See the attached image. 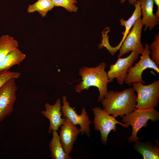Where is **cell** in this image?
<instances>
[{
    "mask_svg": "<svg viewBox=\"0 0 159 159\" xmlns=\"http://www.w3.org/2000/svg\"><path fill=\"white\" fill-rule=\"evenodd\" d=\"M137 97L132 87L121 91L110 90L101 103L103 109L109 114L122 118L136 109Z\"/></svg>",
    "mask_w": 159,
    "mask_h": 159,
    "instance_id": "6da1fadb",
    "label": "cell"
},
{
    "mask_svg": "<svg viewBox=\"0 0 159 159\" xmlns=\"http://www.w3.org/2000/svg\"><path fill=\"white\" fill-rule=\"evenodd\" d=\"M106 66V63L103 62L95 67L85 66L80 68L79 74L82 77V81L75 86V92L80 93L84 90H88L91 87H96L100 93L97 101L101 102L108 92L107 85L109 81L105 71Z\"/></svg>",
    "mask_w": 159,
    "mask_h": 159,
    "instance_id": "7a4b0ae2",
    "label": "cell"
},
{
    "mask_svg": "<svg viewBox=\"0 0 159 159\" xmlns=\"http://www.w3.org/2000/svg\"><path fill=\"white\" fill-rule=\"evenodd\" d=\"M122 122L127 126L132 127L131 136L127 139L128 141L132 143L139 140L137 133L142 127H146L148 121L150 120L153 122L159 119V112L155 109H136L131 113L122 117Z\"/></svg>",
    "mask_w": 159,
    "mask_h": 159,
    "instance_id": "3957f363",
    "label": "cell"
},
{
    "mask_svg": "<svg viewBox=\"0 0 159 159\" xmlns=\"http://www.w3.org/2000/svg\"><path fill=\"white\" fill-rule=\"evenodd\" d=\"M132 88L137 93L136 109H154L159 101V80L152 83L144 85L141 82L132 83Z\"/></svg>",
    "mask_w": 159,
    "mask_h": 159,
    "instance_id": "277c9868",
    "label": "cell"
},
{
    "mask_svg": "<svg viewBox=\"0 0 159 159\" xmlns=\"http://www.w3.org/2000/svg\"><path fill=\"white\" fill-rule=\"evenodd\" d=\"M92 110L94 115L93 123L95 130L100 131L101 141L104 145L107 144L109 133L112 130L114 132L116 131L117 124H120L124 127H129V126L117 121L116 117L99 107H94Z\"/></svg>",
    "mask_w": 159,
    "mask_h": 159,
    "instance_id": "5b68a950",
    "label": "cell"
},
{
    "mask_svg": "<svg viewBox=\"0 0 159 159\" xmlns=\"http://www.w3.org/2000/svg\"><path fill=\"white\" fill-rule=\"evenodd\" d=\"M150 52L149 45L145 44L139 61L127 70L124 81L127 84L130 85L133 83L138 82L145 83V82L142 79V75L143 72L147 68L152 69L159 73V67L150 57Z\"/></svg>",
    "mask_w": 159,
    "mask_h": 159,
    "instance_id": "8992f818",
    "label": "cell"
},
{
    "mask_svg": "<svg viewBox=\"0 0 159 159\" xmlns=\"http://www.w3.org/2000/svg\"><path fill=\"white\" fill-rule=\"evenodd\" d=\"M143 25L140 16L135 21L120 47L118 58L131 51L137 52L140 54L142 53L144 48L141 43V38Z\"/></svg>",
    "mask_w": 159,
    "mask_h": 159,
    "instance_id": "52a82bcc",
    "label": "cell"
},
{
    "mask_svg": "<svg viewBox=\"0 0 159 159\" xmlns=\"http://www.w3.org/2000/svg\"><path fill=\"white\" fill-rule=\"evenodd\" d=\"M16 80H10L0 88V122L13 111L17 90Z\"/></svg>",
    "mask_w": 159,
    "mask_h": 159,
    "instance_id": "ba28073f",
    "label": "cell"
},
{
    "mask_svg": "<svg viewBox=\"0 0 159 159\" xmlns=\"http://www.w3.org/2000/svg\"><path fill=\"white\" fill-rule=\"evenodd\" d=\"M62 102L63 105L62 106L61 111L63 118L68 119L74 125H80L81 134L83 135L85 133L89 137L90 132V125L92 122L90 120L85 107L82 109L81 115H78L74 110L75 107H72L70 106L66 96L62 97Z\"/></svg>",
    "mask_w": 159,
    "mask_h": 159,
    "instance_id": "9c48e42d",
    "label": "cell"
},
{
    "mask_svg": "<svg viewBox=\"0 0 159 159\" xmlns=\"http://www.w3.org/2000/svg\"><path fill=\"white\" fill-rule=\"evenodd\" d=\"M139 54L137 52L132 51L127 57L122 58H118L115 64L110 65V70L107 72L109 83L112 82L113 79L116 78L119 85H123L128 70L132 66L138 58Z\"/></svg>",
    "mask_w": 159,
    "mask_h": 159,
    "instance_id": "30bf717a",
    "label": "cell"
},
{
    "mask_svg": "<svg viewBox=\"0 0 159 159\" xmlns=\"http://www.w3.org/2000/svg\"><path fill=\"white\" fill-rule=\"evenodd\" d=\"M65 118L64 122L60 126L59 136L64 151L69 154L81 130L76 125H73L68 119Z\"/></svg>",
    "mask_w": 159,
    "mask_h": 159,
    "instance_id": "8fae6325",
    "label": "cell"
},
{
    "mask_svg": "<svg viewBox=\"0 0 159 159\" xmlns=\"http://www.w3.org/2000/svg\"><path fill=\"white\" fill-rule=\"evenodd\" d=\"M61 99H58L53 105L48 103L45 105V110L41 111L42 114L48 118L50 122L48 132L51 133L52 131H57L58 128L64 122L66 118H62V112Z\"/></svg>",
    "mask_w": 159,
    "mask_h": 159,
    "instance_id": "7c38bea8",
    "label": "cell"
},
{
    "mask_svg": "<svg viewBox=\"0 0 159 159\" xmlns=\"http://www.w3.org/2000/svg\"><path fill=\"white\" fill-rule=\"evenodd\" d=\"M141 14L143 18L142 22L145 25L144 31L148 28L151 30L156 25L159 24V18L154 14L153 11V0H139Z\"/></svg>",
    "mask_w": 159,
    "mask_h": 159,
    "instance_id": "4fadbf2b",
    "label": "cell"
},
{
    "mask_svg": "<svg viewBox=\"0 0 159 159\" xmlns=\"http://www.w3.org/2000/svg\"><path fill=\"white\" fill-rule=\"evenodd\" d=\"M26 57L25 54L19 48L9 53L0 61V74L9 71L14 65H19Z\"/></svg>",
    "mask_w": 159,
    "mask_h": 159,
    "instance_id": "5bb4252c",
    "label": "cell"
},
{
    "mask_svg": "<svg viewBox=\"0 0 159 159\" xmlns=\"http://www.w3.org/2000/svg\"><path fill=\"white\" fill-rule=\"evenodd\" d=\"M133 147L142 155L144 159H159V148L156 145L148 142H142L139 140L135 142Z\"/></svg>",
    "mask_w": 159,
    "mask_h": 159,
    "instance_id": "9a60e30c",
    "label": "cell"
},
{
    "mask_svg": "<svg viewBox=\"0 0 159 159\" xmlns=\"http://www.w3.org/2000/svg\"><path fill=\"white\" fill-rule=\"evenodd\" d=\"M53 138L49 144L51 157L53 159H71L69 154L64 151L57 131H53Z\"/></svg>",
    "mask_w": 159,
    "mask_h": 159,
    "instance_id": "2e32d148",
    "label": "cell"
},
{
    "mask_svg": "<svg viewBox=\"0 0 159 159\" xmlns=\"http://www.w3.org/2000/svg\"><path fill=\"white\" fill-rule=\"evenodd\" d=\"M135 9L132 15L129 19L127 20H125L122 18L120 20V23L121 25L124 26L125 27V30L122 34L123 35L122 38L119 44L117 46L114 47L116 51L119 49L121 45L129 33L131 28L138 19L141 16V13L140 6V3L139 0H138L136 3L134 4Z\"/></svg>",
    "mask_w": 159,
    "mask_h": 159,
    "instance_id": "e0dca14e",
    "label": "cell"
},
{
    "mask_svg": "<svg viewBox=\"0 0 159 159\" xmlns=\"http://www.w3.org/2000/svg\"><path fill=\"white\" fill-rule=\"evenodd\" d=\"M19 43L14 38L8 34L0 37V61L9 53L18 48Z\"/></svg>",
    "mask_w": 159,
    "mask_h": 159,
    "instance_id": "ac0fdd59",
    "label": "cell"
},
{
    "mask_svg": "<svg viewBox=\"0 0 159 159\" xmlns=\"http://www.w3.org/2000/svg\"><path fill=\"white\" fill-rule=\"evenodd\" d=\"M54 7L52 0H38L29 5L27 11L29 13L37 11L42 17H44L47 12L52 10Z\"/></svg>",
    "mask_w": 159,
    "mask_h": 159,
    "instance_id": "d6986e66",
    "label": "cell"
},
{
    "mask_svg": "<svg viewBox=\"0 0 159 159\" xmlns=\"http://www.w3.org/2000/svg\"><path fill=\"white\" fill-rule=\"evenodd\" d=\"M54 6L62 7L67 11L76 12L78 7L75 4L77 2V0H52Z\"/></svg>",
    "mask_w": 159,
    "mask_h": 159,
    "instance_id": "ffe728a7",
    "label": "cell"
},
{
    "mask_svg": "<svg viewBox=\"0 0 159 159\" xmlns=\"http://www.w3.org/2000/svg\"><path fill=\"white\" fill-rule=\"evenodd\" d=\"M150 47L151 59L159 67V34H157L154 37V40Z\"/></svg>",
    "mask_w": 159,
    "mask_h": 159,
    "instance_id": "44dd1931",
    "label": "cell"
},
{
    "mask_svg": "<svg viewBox=\"0 0 159 159\" xmlns=\"http://www.w3.org/2000/svg\"><path fill=\"white\" fill-rule=\"evenodd\" d=\"M21 73L18 72L8 71L0 74V88L10 80L17 79L21 76Z\"/></svg>",
    "mask_w": 159,
    "mask_h": 159,
    "instance_id": "7402d4cb",
    "label": "cell"
},
{
    "mask_svg": "<svg viewBox=\"0 0 159 159\" xmlns=\"http://www.w3.org/2000/svg\"><path fill=\"white\" fill-rule=\"evenodd\" d=\"M108 28V27L106 28L102 32V39L101 41V43L98 45V46L99 49L105 47L110 53L111 52L112 47L109 44L108 40L109 37L107 35L109 30Z\"/></svg>",
    "mask_w": 159,
    "mask_h": 159,
    "instance_id": "603a6c76",
    "label": "cell"
},
{
    "mask_svg": "<svg viewBox=\"0 0 159 159\" xmlns=\"http://www.w3.org/2000/svg\"><path fill=\"white\" fill-rule=\"evenodd\" d=\"M153 1L158 7L157 11L155 15L157 17L159 18V0H153Z\"/></svg>",
    "mask_w": 159,
    "mask_h": 159,
    "instance_id": "cb8c5ba5",
    "label": "cell"
},
{
    "mask_svg": "<svg viewBox=\"0 0 159 159\" xmlns=\"http://www.w3.org/2000/svg\"><path fill=\"white\" fill-rule=\"evenodd\" d=\"M127 0H120V2L122 4H123ZM138 0H128L130 4L132 5H134Z\"/></svg>",
    "mask_w": 159,
    "mask_h": 159,
    "instance_id": "d4e9b609",
    "label": "cell"
}]
</instances>
